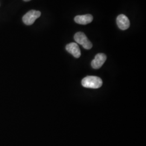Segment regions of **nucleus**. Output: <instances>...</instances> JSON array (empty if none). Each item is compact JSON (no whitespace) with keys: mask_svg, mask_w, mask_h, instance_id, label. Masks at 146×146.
Instances as JSON below:
<instances>
[{"mask_svg":"<svg viewBox=\"0 0 146 146\" xmlns=\"http://www.w3.org/2000/svg\"><path fill=\"white\" fill-rule=\"evenodd\" d=\"M82 85L87 88H99L102 85V81L101 78L95 76H88L82 80Z\"/></svg>","mask_w":146,"mask_h":146,"instance_id":"obj_1","label":"nucleus"},{"mask_svg":"<svg viewBox=\"0 0 146 146\" xmlns=\"http://www.w3.org/2000/svg\"><path fill=\"white\" fill-rule=\"evenodd\" d=\"M74 40L76 43L81 45L86 49H90L93 44L87 37L82 32H78L74 35Z\"/></svg>","mask_w":146,"mask_h":146,"instance_id":"obj_2","label":"nucleus"},{"mask_svg":"<svg viewBox=\"0 0 146 146\" xmlns=\"http://www.w3.org/2000/svg\"><path fill=\"white\" fill-rule=\"evenodd\" d=\"M41 14V13L40 11L31 10L23 16L22 20L25 25L30 26L34 23L37 19L40 17Z\"/></svg>","mask_w":146,"mask_h":146,"instance_id":"obj_3","label":"nucleus"},{"mask_svg":"<svg viewBox=\"0 0 146 146\" xmlns=\"http://www.w3.org/2000/svg\"><path fill=\"white\" fill-rule=\"evenodd\" d=\"M107 59L106 55L103 53L98 54L94 58V60L92 61L91 65L92 68L98 69L101 68Z\"/></svg>","mask_w":146,"mask_h":146,"instance_id":"obj_4","label":"nucleus"},{"mask_svg":"<svg viewBox=\"0 0 146 146\" xmlns=\"http://www.w3.org/2000/svg\"><path fill=\"white\" fill-rule=\"evenodd\" d=\"M116 23L120 29L127 30L130 26V21L128 18L124 14H120L116 19Z\"/></svg>","mask_w":146,"mask_h":146,"instance_id":"obj_5","label":"nucleus"},{"mask_svg":"<svg viewBox=\"0 0 146 146\" xmlns=\"http://www.w3.org/2000/svg\"><path fill=\"white\" fill-rule=\"evenodd\" d=\"M66 49L69 53L71 54L74 58H79L81 56V50L76 43H70L68 44Z\"/></svg>","mask_w":146,"mask_h":146,"instance_id":"obj_6","label":"nucleus"},{"mask_svg":"<svg viewBox=\"0 0 146 146\" xmlns=\"http://www.w3.org/2000/svg\"><path fill=\"white\" fill-rule=\"evenodd\" d=\"M93 20V17L90 14L78 15L74 18V21L79 25H86L91 23Z\"/></svg>","mask_w":146,"mask_h":146,"instance_id":"obj_7","label":"nucleus"},{"mask_svg":"<svg viewBox=\"0 0 146 146\" xmlns=\"http://www.w3.org/2000/svg\"><path fill=\"white\" fill-rule=\"evenodd\" d=\"M23 1H26V2H28V1H31V0H23Z\"/></svg>","mask_w":146,"mask_h":146,"instance_id":"obj_8","label":"nucleus"}]
</instances>
